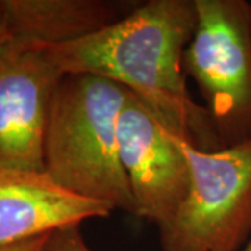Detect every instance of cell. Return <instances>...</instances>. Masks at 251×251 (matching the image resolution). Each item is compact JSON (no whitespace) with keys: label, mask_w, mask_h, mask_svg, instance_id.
<instances>
[{"label":"cell","mask_w":251,"mask_h":251,"mask_svg":"<svg viewBox=\"0 0 251 251\" xmlns=\"http://www.w3.org/2000/svg\"><path fill=\"white\" fill-rule=\"evenodd\" d=\"M196 25V0H147L95 35L38 46L64 75L113 81L140 99L169 133L198 150L218 151L222 144L211 116L186 82L183 57Z\"/></svg>","instance_id":"cell-1"},{"label":"cell","mask_w":251,"mask_h":251,"mask_svg":"<svg viewBox=\"0 0 251 251\" xmlns=\"http://www.w3.org/2000/svg\"><path fill=\"white\" fill-rule=\"evenodd\" d=\"M128 90L92 74H69L54 92L44 169L63 188L135 215L119 153V119Z\"/></svg>","instance_id":"cell-2"},{"label":"cell","mask_w":251,"mask_h":251,"mask_svg":"<svg viewBox=\"0 0 251 251\" xmlns=\"http://www.w3.org/2000/svg\"><path fill=\"white\" fill-rule=\"evenodd\" d=\"M190 188L158 226L162 251H240L251 237V138L202 151L180 138Z\"/></svg>","instance_id":"cell-3"},{"label":"cell","mask_w":251,"mask_h":251,"mask_svg":"<svg viewBox=\"0 0 251 251\" xmlns=\"http://www.w3.org/2000/svg\"><path fill=\"white\" fill-rule=\"evenodd\" d=\"M184 72L196 82L222 148L251 138V3L196 0Z\"/></svg>","instance_id":"cell-4"},{"label":"cell","mask_w":251,"mask_h":251,"mask_svg":"<svg viewBox=\"0 0 251 251\" xmlns=\"http://www.w3.org/2000/svg\"><path fill=\"white\" fill-rule=\"evenodd\" d=\"M63 77L35 44L0 49V172H45L46 125Z\"/></svg>","instance_id":"cell-5"},{"label":"cell","mask_w":251,"mask_h":251,"mask_svg":"<svg viewBox=\"0 0 251 251\" xmlns=\"http://www.w3.org/2000/svg\"><path fill=\"white\" fill-rule=\"evenodd\" d=\"M119 153L135 216L156 226L168 222L187 196L190 166L179 137L130 91L119 119Z\"/></svg>","instance_id":"cell-6"},{"label":"cell","mask_w":251,"mask_h":251,"mask_svg":"<svg viewBox=\"0 0 251 251\" xmlns=\"http://www.w3.org/2000/svg\"><path fill=\"white\" fill-rule=\"evenodd\" d=\"M113 211L63 188L45 172H0V247L108 218Z\"/></svg>","instance_id":"cell-7"},{"label":"cell","mask_w":251,"mask_h":251,"mask_svg":"<svg viewBox=\"0 0 251 251\" xmlns=\"http://www.w3.org/2000/svg\"><path fill=\"white\" fill-rule=\"evenodd\" d=\"M138 0H0L10 41L63 45L127 17Z\"/></svg>","instance_id":"cell-8"},{"label":"cell","mask_w":251,"mask_h":251,"mask_svg":"<svg viewBox=\"0 0 251 251\" xmlns=\"http://www.w3.org/2000/svg\"><path fill=\"white\" fill-rule=\"evenodd\" d=\"M42 251H92L87 246L80 225L64 226L49 234Z\"/></svg>","instance_id":"cell-9"},{"label":"cell","mask_w":251,"mask_h":251,"mask_svg":"<svg viewBox=\"0 0 251 251\" xmlns=\"http://www.w3.org/2000/svg\"><path fill=\"white\" fill-rule=\"evenodd\" d=\"M49 234L50 233L42 234V236H38V237H34V239H28V240H24V242L14 243V244H10V246L0 247V251H42Z\"/></svg>","instance_id":"cell-10"},{"label":"cell","mask_w":251,"mask_h":251,"mask_svg":"<svg viewBox=\"0 0 251 251\" xmlns=\"http://www.w3.org/2000/svg\"><path fill=\"white\" fill-rule=\"evenodd\" d=\"M10 38L6 32V27H4V17H3V10L0 6V49L6 44H9Z\"/></svg>","instance_id":"cell-11"},{"label":"cell","mask_w":251,"mask_h":251,"mask_svg":"<svg viewBox=\"0 0 251 251\" xmlns=\"http://www.w3.org/2000/svg\"><path fill=\"white\" fill-rule=\"evenodd\" d=\"M242 251H251V237H250V240L247 242V244H246V247H244Z\"/></svg>","instance_id":"cell-12"}]
</instances>
